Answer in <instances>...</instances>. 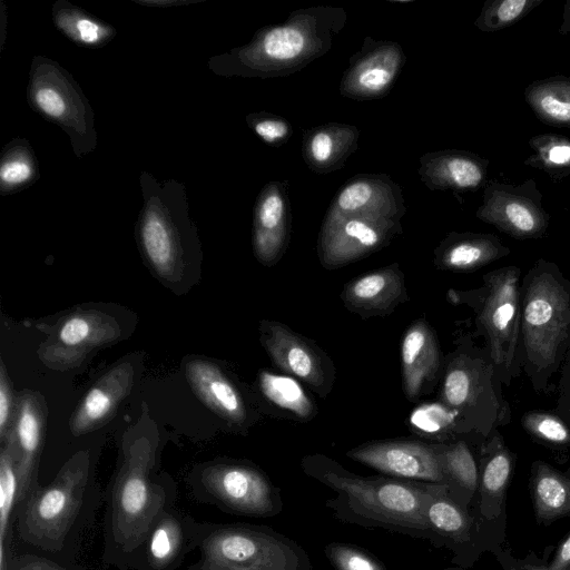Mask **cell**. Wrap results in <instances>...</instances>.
I'll use <instances>...</instances> for the list:
<instances>
[{
	"mask_svg": "<svg viewBox=\"0 0 570 570\" xmlns=\"http://www.w3.org/2000/svg\"><path fill=\"white\" fill-rule=\"evenodd\" d=\"M142 423L141 416L125 432L117 468L105 491L101 560L118 570H131L150 528L178 499L176 482L158 471V431Z\"/></svg>",
	"mask_w": 570,
	"mask_h": 570,
	"instance_id": "obj_1",
	"label": "cell"
},
{
	"mask_svg": "<svg viewBox=\"0 0 570 570\" xmlns=\"http://www.w3.org/2000/svg\"><path fill=\"white\" fill-rule=\"evenodd\" d=\"M301 468L307 476L336 493L325 501V508L336 520L428 541L426 507L448 488L387 475H358L320 453L305 455Z\"/></svg>",
	"mask_w": 570,
	"mask_h": 570,
	"instance_id": "obj_2",
	"label": "cell"
},
{
	"mask_svg": "<svg viewBox=\"0 0 570 570\" xmlns=\"http://www.w3.org/2000/svg\"><path fill=\"white\" fill-rule=\"evenodd\" d=\"M104 498L94 454L80 449L50 482L39 483L19 502L16 531L26 544L51 558L75 562Z\"/></svg>",
	"mask_w": 570,
	"mask_h": 570,
	"instance_id": "obj_3",
	"label": "cell"
},
{
	"mask_svg": "<svg viewBox=\"0 0 570 570\" xmlns=\"http://www.w3.org/2000/svg\"><path fill=\"white\" fill-rule=\"evenodd\" d=\"M570 350V279L538 259L521 279L519 361L537 393H548Z\"/></svg>",
	"mask_w": 570,
	"mask_h": 570,
	"instance_id": "obj_4",
	"label": "cell"
},
{
	"mask_svg": "<svg viewBox=\"0 0 570 570\" xmlns=\"http://www.w3.org/2000/svg\"><path fill=\"white\" fill-rule=\"evenodd\" d=\"M345 21L342 8L295 10L283 23L259 29L247 46L237 50L236 71L261 78L294 73L332 48Z\"/></svg>",
	"mask_w": 570,
	"mask_h": 570,
	"instance_id": "obj_5",
	"label": "cell"
},
{
	"mask_svg": "<svg viewBox=\"0 0 570 570\" xmlns=\"http://www.w3.org/2000/svg\"><path fill=\"white\" fill-rule=\"evenodd\" d=\"M199 559L185 570H312L307 551L266 524L199 521Z\"/></svg>",
	"mask_w": 570,
	"mask_h": 570,
	"instance_id": "obj_6",
	"label": "cell"
},
{
	"mask_svg": "<svg viewBox=\"0 0 570 570\" xmlns=\"http://www.w3.org/2000/svg\"><path fill=\"white\" fill-rule=\"evenodd\" d=\"M502 385L487 347H478L465 337L446 358L440 403L469 432L487 439L511 421Z\"/></svg>",
	"mask_w": 570,
	"mask_h": 570,
	"instance_id": "obj_7",
	"label": "cell"
},
{
	"mask_svg": "<svg viewBox=\"0 0 570 570\" xmlns=\"http://www.w3.org/2000/svg\"><path fill=\"white\" fill-rule=\"evenodd\" d=\"M455 303L468 304L475 313L476 335L485 347L503 385L509 386L522 368L519 361L521 326V268H495L483 275V285L471 291L449 292Z\"/></svg>",
	"mask_w": 570,
	"mask_h": 570,
	"instance_id": "obj_8",
	"label": "cell"
},
{
	"mask_svg": "<svg viewBox=\"0 0 570 570\" xmlns=\"http://www.w3.org/2000/svg\"><path fill=\"white\" fill-rule=\"evenodd\" d=\"M186 483L195 501L237 517L273 518L284 507L281 489L249 461L218 459L198 464Z\"/></svg>",
	"mask_w": 570,
	"mask_h": 570,
	"instance_id": "obj_9",
	"label": "cell"
},
{
	"mask_svg": "<svg viewBox=\"0 0 570 570\" xmlns=\"http://www.w3.org/2000/svg\"><path fill=\"white\" fill-rule=\"evenodd\" d=\"M124 337V321L114 308L80 306L58 320L37 353L48 368L63 372L79 367L92 352Z\"/></svg>",
	"mask_w": 570,
	"mask_h": 570,
	"instance_id": "obj_10",
	"label": "cell"
},
{
	"mask_svg": "<svg viewBox=\"0 0 570 570\" xmlns=\"http://www.w3.org/2000/svg\"><path fill=\"white\" fill-rule=\"evenodd\" d=\"M429 542L452 552L451 561L470 569L484 552L497 554L501 544L480 522L472 508L453 500L448 488L434 495L426 507Z\"/></svg>",
	"mask_w": 570,
	"mask_h": 570,
	"instance_id": "obj_11",
	"label": "cell"
},
{
	"mask_svg": "<svg viewBox=\"0 0 570 570\" xmlns=\"http://www.w3.org/2000/svg\"><path fill=\"white\" fill-rule=\"evenodd\" d=\"M542 199L533 178L519 185L490 179L475 216L514 239H539L546 235L550 223Z\"/></svg>",
	"mask_w": 570,
	"mask_h": 570,
	"instance_id": "obj_12",
	"label": "cell"
},
{
	"mask_svg": "<svg viewBox=\"0 0 570 570\" xmlns=\"http://www.w3.org/2000/svg\"><path fill=\"white\" fill-rule=\"evenodd\" d=\"M401 232L400 220L326 214L317 239L318 258L325 268H338L383 248Z\"/></svg>",
	"mask_w": 570,
	"mask_h": 570,
	"instance_id": "obj_13",
	"label": "cell"
},
{
	"mask_svg": "<svg viewBox=\"0 0 570 570\" xmlns=\"http://www.w3.org/2000/svg\"><path fill=\"white\" fill-rule=\"evenodd\" d=\"M346 456L387 476L446 485L438 442L374 441L348 450Z\"/></svg>",
	"mask_w": 570,
	"mask_h": 570,
	"instance_id": "obj_14",
	"label": "cell"
},
{
	"mask_svg": "<svg viewBox=\"0 0 570 570\" xmlns=\"http://www.w3.org/2000/svg\"><path fill=\"white\" fill-rule=\"evenodd\" d=\"M517 456L495 430L479 448V489L472 510L485 529L503 546L507 539L508 489Z\"/></svg>",
	"mask_w": 570,
	"mask_h": 570,
	"instance_id": "obj_15",
	"label": "cell"
},
{
	"mask_svg": "<svg viewBox=\"0 0 570 570\" xmlns=\"http://www.w3.org/2000/svg\"><path fill=\"white\" fill-rule=\"evenodd\" d=\"M261 342L272 362L284 373L304 382L321 397L334 383V366L313 342L275 321H262Z\"/></svg>",
	"mask_w": 570,
	"mask_h": 570,
	"instance_id": "obj_16",
	"label": "cell"
},
{
	"mask_svg": "<svg viewBox=\"0 0 570 570\" xmlns=\"http://www.w3.org/2000/svg\"><path fill=\"white\" fill-rule=\"evenodd\" d=\"M139 244L150 271L169 289L179 293L195 281L196 261L188 255L180 233L156 209L140 223Z\"/></svg>",
	"mask_w": 570,
	"mask_h": 570,
	"instance_id": "obj_17",
	"label": "cell"
},
{
	"mask_svg": "<svg viewBox=\"0 0 570 570\" xmlns=\"http://www.w3.org/2000/svg\"><path fill=\"white\" fill-rule=\"evenodd\" d=\"M405 61L406 56L397 42L365 37L361 50L350 58L340 94L355 100L382 98L390 92Z\"/></svg>",
	"mask_w": 570,
	"mask_h": 570,
	"instance_id": "obj_18",
	"label": "cell"
},
{
	"mask_svg": "<svg viewBox=\"0 0 570 570\" xmlns=\"http://www.w3.org/2000/svg\"><path fill=\"white\" fill-rule=\"evenodd\" d=\"M199 521L173 507L150 528L131 570H177L198 547Z\"/></svg>",
	"mask_w": 570,
	"mask_h": 570,
	"instance_id": "obj_19",
	"label": "cell"
},
{
	"mask_svg": "<svg viewBox=\"0 0 570 570\" xmlns=\"http://www.w3.org/2000/svg\"><path fill=\"white\" fill-rule=\"evenodd\" d=\"M48 407L43 395L23 389L16 395L12 435L18 452L21 483L20 501L39 482V470L45 448Z\"/></svg>",
	"mask_w": 570,
	"mask_h": 570,
	"instance_id": "obj_20",
	"label": "cell"
},
{
	"mask_svg": "<svg viewBox=\"0 0 570 570\" xmlns=\"http://www.w3.org/2000/svg\"><path fill=\"white\" fill-rule=\"evenodd\" d=\"M405 212L402 189L390 176L360 174L341 187L326 214L362 215L400 220Z\"/></svg>",
	"mask_w": 570,
	"mask_h": 570,
	"instance_id": "obj_21",
	"label": "cell"
},
{
	"mask_svg": "<svg viewBox=\"0 0 570 570\" xmlns=\"http://www.w3.org/2000/svg\"><path fill=\"white\" fill-rule=\"evenodd\" d=\"M288 181H271L261 190L253 224V249L265 266L275 265L285 253L291 234Z\"/></svg>",
	"mask_w": 570,
	"mask_h": 570,
	"instance_id": "obj_22",
	"label": "cell"
},
{
	"mask_svg": "<svg viewBox=\"0 0 570 570\" xmlns=\"http://www.w3.org/2000/svg\"><path fill=\"white\" fill-rule=\"evenodd\" d=\"M135 379L131 362L122 361L105 372L83 394L69 420L73 436L91 433L107 424L129 395Z\"/></svg>",
	"mask_w": 570,
	"mask_h": 570,
	"instance_id": "obj_23",
	"label": "cell"
},
{
	"mask_svg": "<svg viewBox=\"0 0 570 570\" xmlns=\"http://www.w3.org/2000/svg\"><path fill=\"white\" fill-rule=\"evenodd\" d=\"M489 165L470 150L444 149L424 154L417 171L430 190L470 193L485 186Z\"/></svg>",
	"mask_w": 570,
	"mask_h": 570,
	"instance_id": "obj_24",
	"label": "cell"
},
{
	"mask_svg": "<svg viewBox=\"0 0 570 570\" xmlns=\"http://www.w3.org/2000/svg\"><path fill=\"white\" fill-rule=\"evenodd\" d=\"M341 298L362 317L389 315L407 299L404 274L396 263L368 272L350 281Z\"/></svg>",
	"mask_w": 570,
	"mask_h": 570,
	"instance_id": "obj_25",
	"label": "cell"
},
{
	"mask_svg": "<svg viewBox=\"0 0 570 570\" xmlns=\"http://www.w3.org/2000/svg\"><path fill=\"white\" fill-rule=\"evenodd\" d=\"M436 336L423 318L411 324L401 343L402 386L410 401H417L433 384L441 368Z\"/></svg>",
	"mask_w": 570,
	"mask_h": 570,
	"instance_id": "obj_26",
	"label": "cell"
},
{
	"mask_svg": "<svg viewBox=\"0 0 570 570\" xmlns=\"http://www.w3.org/2000/svg\"><path fill=\"white\" fill-rule=\"evenodd\" d=\"M185 373L194 394L212 412L230 424L240 425L246 422L244 399L217 364L197 357L186 362Z\"/></svg>",
	"mask_w": 570,
	"mask_h": 570,
	"instance_id": "obj_27",
	"label": "cell"
},
{
	"mask_svg": "<svg viewBox=\"0 0 570 570\" xmlns=\"http://www.w3.org/2000/svg\"><path fill=\"white\" fill-rule=\"evenodd\" d=\"M509 247L489 233L451 232L434 250L439 269L468 273L510 255Z\"/></svg>",
	"mask_w": 570,
	"mask_h": 570,
	"instance_id": "obj_28",
	"label": "cell"
},
{
	"mask_svg": "<svg viewBox=\"0 0 570 570\" xmlns=\"http://www.w3.org/2000/svg\"><path fill=\"white\" fill-rule=\"evenodd\" d=\"M360 130L347 124L328 122L306 130L302 139V157L314 173L341 169L358 147Z\"/></svg>",
	"mask_w": 570,
	"mask_h": 570,
	"instance_id": "obj_29",
	"label": "cell"
},
{
	"mask_svg": "<svg viewBox=\"0 0 570 570\" xmlns=\"http://www.w3.org/2000/svg\"><path fill=\"white\" fill-rule=\"evenodd\" d=\"M529 493L535 522L548 527L570 517V466L559 470L543 460L531 464Z\"/></svg>",
	"mask_w": 570,
	"mask_h": 570,
	"instance_id": "obj_30",
	"label": "cell"
},
{
	"mask_svg": "<svg viewBox=\"0 0 570 570\" xmlns=\"http://www.w3.org/2000/svg\"><path fill=\"white\" fill-rule=\"evenodd\" d=\"M485 438H461L441 443L449 495L472 508L479 489V448Z\"/></svg>",
	"mask_w": 570,
	"mask_h": 570,
	"instance_id": "obj_31",
	"label": "cell"
},
{
	"mask_svg": "<svg viewBox=\"0 0 570 570\" xmlns=\"http://www.w3.org/2000/svg\"><path fill=\"white\" fill-rule=\"evenodd\" d=\"M21 498L19 459L12 432L0 443V569L12 556L16 512Z\"/></svg>",
	"mask_w": 570,
	"mask_h": 570,
	"instance_id": "obj_32",
	"label": "cell"
},
{
	"mask_svg": "<svg viewBox=\"0 0 570 570\" xmlns=\"http://www.w3.org/2000/svg\"><path fill=\"white\" fill-rule=\"evenodd\" d=\"M524 99L542 122L570 127V77L557 75L535 80L525 87Z\"/></svg>",
	"mask_w": 570,
	"mask_h": 570,
	"instance_id": "obj_33",
	"label": "cell"
},
{
	"mask_svg": "<svg viewBox=\"0 0 570 570\" xmlns=\"http://www.w3.org/2000/svg\"><path fill=\"white\" fill-rule=\"evenodd\" d=\"M258 386L265 400L283 412L298 420H311L315 416L313 401L293 376L261 371Z\"/></svg>",
	"mask_w": 570,
	"mask_h": 570,
	"instance_id": "obj_34",
	"label": "cell"
},
{
	"mask_svg": "<svg viewBox=\"0 0 570 570\" xmlns=\"http://www.w3.org/2000/svg\"><path fill=\"white\" fill-rule=\"evenodd\" d=\"M532 154L524 165L546 173L553 181L570 176V138L556 134H539L529 139Z\"/></svg>",
	"mask_w": 570,
	"mask_h": 570,
	"instance_id": "obj_35",
	"label": "cell"
},
{
	"mask_svg": "<svg viewBox=\"0 0 570 570\" xmlns=\"http://www.w3.org/2000/svg\"><path fill=\"white\" fill-rule=\"evenodd\" d=\"M521 426L538 444L557 453L570 450V428L554 411L532 410L521 416Z\"/></svg>",
	"mask_w": 570,
	"mask_h": 570,
	"instance_id": "obj_36",
	"label": "cell"
},
{
	"mask_svg": "<svg viewBox=\"0 0 570 570\" xmlns=\"http://www.w3.org/2000/svg\"><path fill=\"white\" fill-rule=\"evenodd\" d=\"M543 0H488L474 26L483 32L505 29L525 18Z\"/></svg>",
	"mask_w": 570,
	"mask_h": 570,
	"instance_id": "obj_37",
	"label": "cell"
},
{
	"mask_svg": "<svg viewBox=\"0 0 570 570\" xmlns=\"http://www.w3.org/2000/svg\"><path fill=\"white\" fill-rule=\"evenodd\" d=\"M495 558L503 570H570V531L559 542L549 562L529 553L524 559L513 557L509 547L500 550Z\"/></svg>",
	"mask_w": 570,
	"mask_h": 570,
	"instance_id": "obj_38",
	"label": "cell"
},
{
	"mask_svg": "<svg viewBox=\"0 0 570 570\" xmlns=\"http://www.w3.org/2000/svg\"><path fill=\"white\" fill-rule=\"evenodd\" d=\"M324 553L334 570H389L371 551L353 543L330 542Z\"/></svg>",
	"mask_w": 570,
	"mask_h": 570,
	"instance_id": "obj_39",
	"label": "cell"
},
{
	"mask_svg": "<svg viewBox=\"0 0 570 570\" xmlns=\"http://www.w3.org/2000/svg\"><path fill=\"white\" fill-rule=\"evenodd\" d=\"M247 124L265 144L273 147H281L293 135L291 122L266 111L248 115Z\"/></svg>",
	"mask_w": 570,
	"mask_h": 570,
	"instance_id": "obj_40",
	"label": "cell"
},
{
	"mask_svg": "<svg viewBox=\"0 0 570 570\" xmlns=\"http://www.w3.org/2000/svg\"><path fill=\"white\" fill-rule=\"evenodd\" d=\"M0 570H95L38 553L12 554Z\"/></svg>",
	"mask_w": 570,
	"mask_h": 570,
	"instance_id": "obj_41",
	"label": "cell"
},
{
	"mask_svg": "<svg viewBox=\"0 0 570 570\" xmlns=\"http://www.w3.org/2000/svg\"><path fill=\"white\" fill-rule=\"evenodd\" d=\"M16 411V395L3 360H0V443L12 430Z\"/></svg>",
	"mask_w": 570,
	"mask_h": 570,
	"instance_id": "obj_42",
	"label": "cell"
},
{
	"mask_svg": "<svg viewBox=\"0 0 570 570\" xmlns=\"http://www.w3.org/2000/svg\"><path fill=\"white\" fill-rule=\"evenodd\" d=\"M33 100L38 109L51 118H61L66 114V99L55 87H38L33 94Z\"/></svg>",
	"mask_w": 570,
	"mask_h": 570,
	"instance_id": "obj_43",
	"label": "cell"
},
{
	"mask_svg": "<svg viewBox=\"0 0 570 570\" xmlns=\"http://www.w3.org/2000/svg\"><path fill=\"white\" fill-rule=\"evenodd\" d=\"M553 411L570 428V350L559 372L558 396Z\"/></svg>",
	"mask_w": 570,
	"mask_h": 570,
	"instance_id": "obj_44",
	"label": "cell"
},
{
	"mask_svg": "<svg viewBox=\"0 0 570 570\" xmlns=\"http://www.w3.org/2000/svg\"><path fill=\"white\" fill-rule=\"evenodd\" d=\"M32 175L30 163L21 157L9 158L0 167V179L7 186L26 183Z\"/></svg>",
	"mask_w": 570,
	"mask_h": 570,
	"instance_id": "obj_45",
	"label": "cell"
},
{
	"mask_svg": "<svg viewBox=\"0 0 570 570\" xmlns=\"http://www.w3.org/2000/svg\"><path fill=\"white\" fill-rule=\"evenodd\" d=\"M71 35L83 45H97L106 35V29L97 21L79 17L72 24Z\"/></svg>",
	"mask_w": 570,
	"mask_h": 570,
	"instance_id": "obj_46",
	"label": "cell"
},
{
	"mask_svg": "<svg viewBox=\"0 0 570 570\" xmlns=\"http://www.w3.org/2000/svg\"><path fill=\"white\" fill-rule=\"evenodd\" d=\"M559 35L564 36L570 33V0H568L563 8L562 22L558 30Z\"/></svg>",
	"mask_w": 570,
	"mask_h": 570,
	"instance_id": "obj_47",
	"label": "cell"
},
{
	"mask_svg": "<svg viewBox=\"0 0 570 570\" xmlns=\"http://www.w3.org/2000/svg\"><path fill=\"white\" fill-rule=\"evenodd\" d=\"M419 570H430V569H419ZM441 570H469V569L462 568V567H454V568H445V569H441Z\"/></svg>",
	"mask_w": 570,
	"mask_h": 570,
	"instance_id": "obj_48",
	"label": "cell"
}]
</instances>
